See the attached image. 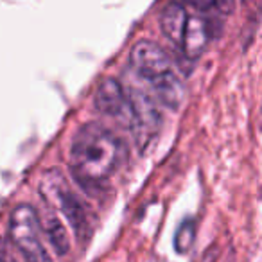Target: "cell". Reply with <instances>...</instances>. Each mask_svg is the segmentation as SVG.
<instances>
[{
  "label": "cell",
  "instance_id": "obj_8",
  "mask_svg": "<svg viewBox=\"0 0 262 262\" xmlns=\"http://www.w3.org/2000/svg\"><path fill=\"white\" fill-rule=\"evenodd\" d=\"M187 8L182 2H169L164 8L160 16V26L164 34L167 36V40H171L174 45L182 43V36H183V29H185L187 24Z\"/></svg>",
  "mask_w": 262,
  "mask_h": 262
},
{
  "label": "cell",
  "instance_id": "obj_6",
  "mask_svg": "<svg viewBox=\"0 0 262 262\" xmlns=\"http://www.w3.org/2000/svg\"><path fill=\"white\" fill-rule=\"evenodd\" d=\"M208 38H210V29H208V24L205 22V18H201L198 15H189L187 16L185 29H183L180 49H182L187 59L194 61L207 51Z\"/></svg>",
  "mask_w": 262,
  "mask_h": 262
},
{
  "label": "cell",
  "instance_id": "obj_7",
  "mask_svg": "<svg viewBox=\"0 0 262 262\" xmlns=\"http://www.w3.org/2000/svg\"><path fill=\"white\" fill-rule=\"evenodd\" d=\"M95 108L99 110V113L110 117H119L126 112L127 108V95L124 92L122 84L113 77L104 79L97 86L95 92Z\"/></svg>",
  "mask_w": 262,
  "mask_h": 262
},
{
  "label": "cell",
  "instance_id": "obj_9",
  "mask_svg": "<svg viewBox=\"0 0 262 262\" xmlns=\"http://www.w3.org/2000/svg\"><path fill=\"white\" fill-rule=\"evenodd\" d=\"M40 225H41V230H45V233H47L49 243H51V246L54 248L56 253L58 255L69 253V250H70L69 233L65 232V226L61 225L58 215L51 212L43 221L40 219Z\"/></svg>",
  "mask_w": 262,
  "mask_h": 262
},
{
  "label": "cell",
  "instance_id": "obj_2",
  "mask_svg": "<svg viewBox=\"0 0 262 262\" xmlns=\"http://www.w3.org/2000/svg\"><path fill=\"white\" fill-rule=\"evenodd\" d=\"M129 61L137 76L151 84L158 99L169 108H178L183 99V83L169 54L155 41L140 40L133 45Z\"/></svg>",
  "mask_w": 262,
  "mask_h": 262
},
{
  "label": "cell",
  "instance_id": "obj_3",
  "mask_svg": "<svg viewBox=\"0 0 262 262\" xmlns=\"http://www.w3.org/2000/svg\"><path fill=\"white\" fill-rule=\"evenodd\" d=\"M0 262H51L41 243L40 215L31 205H18L9 217V241L0 237Z\"/></svg>",
  "mask_w": 262,
  "mask_h": 262
},
{
  "label": "cell",
  "instance_id": "obj_5",
  "mask_svg": "<svg viewBox=\"0 0 262 262\" xmlns=\"http://www.w3.org/2000/svg\"><path fill=\"white\" fill-rule=\"evenodd\" d=\"M127 110H129L131 133L140 151H146L158 137L162 126V115L158 106L144 90H131L127 95Z\"/></svg>",
  "mask_w": 262,
  "mask_h": 262
},
{
  "label": "cell",
  "instance_id": "obj_11",
  "mask_svg": "<svg viewBox=\"0 0 262 262\" xmlns=\"http://www.w3.org/2000/svg\"><path fill=\"white\" fill-rule=\"evenodd\" d=\"M194 243V223L192 221H183L180 225L178 232L174 237V248L180 253H185Z\"/></svg>",
  "mask_w": 262,
  "mask_h": 262
},
{
  "label": "cell",
  "instance_id": "obj_4",
  "mask_svg": "<svg viewBox=\"0 0 262 262\" xmlns=\"http://www.w3.org/2000/svg\"><path fill=\"white\" fill-rule=\"evenodd\" d=\"M41 196L45 198L51 207L58 208L59 214H63V217L70 223L74 230L77 233L86 232L88 219L86 212H84L83 205L79 203L74 192L70 190V187L67 185L63 174H59L56 169L47 171L41 178Z\"/></svg>",
  "mask_w": 262,
  "mask_h": 262
},
{
  "label": "cell",
  "instance_id": "obj_10",
  "mask_svg": "<svg viewBox=\"0 0 262 262\" xmlns=\"http://www.w3.org/2000/svg\"><path fill=\"white\" fill-rule=\"evenodd\" d=\"M192 9L200 15L214 16V18H225L235 11V0H185Z\"/></svg>",
  "mask_w": 262,
  "mask_h": 262
},
{
  "label": "cell",
  "instance_id": "obj_1",
  "mask_svg": "<svg viewBox=\"0 0 262 262\" xmlns=\"http://www.w3.org/2000/svg\"><path fill=\"white\" fill-rule=\"evenodd\" d=\"M122 158V142L102 124H84L74 137L70 165L83 187H101L112 178Z\"/></svg>",
  "mask_w": 262,
  "mask_h": 262
}]
</instances>
